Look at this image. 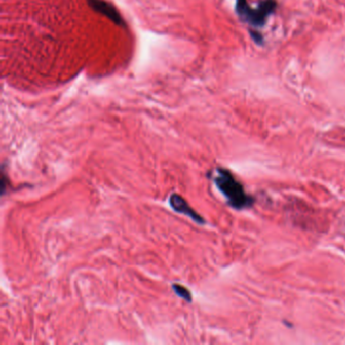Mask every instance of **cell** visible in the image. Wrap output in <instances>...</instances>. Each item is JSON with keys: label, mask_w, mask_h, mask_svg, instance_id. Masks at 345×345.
I'll return each instance as SVG.
<instances>
[{"label": "cell", "mask_w": 345, "mask_h": 345, "mask_svg": "<svg viewBox=\"0 0 345 345\" xmlns=\"http://www.w3.org/2000/svg\"><path fill=\"white\" fill-rule=\"evenodd\" d=\"M214 180L232 208L243 209L252 204V199L245 193L242 184L229 170L218 168Z\"/></svg>", "instance_id": "1"}, {"label": "cell", "mask_w": 345, "mask_h": 345, "mask_svg": "<svg viewBox=\"0 0 345 345\" xmlns=\"http://www.w3.org/2000/svg\"><path fill=\"white\" fill-rule=\"evenodd\" d=\"M276 2L274 0H266L260 4L257 9H252L247 4L246 0H237V12L245 18L248 22L254 25H261L264 22L266 16L276 8Z\"/></svg>", "instance_id": "2"}, {"label": "cell", "mask_w": 345, "mask_h": 345, "mask_svg": "<svg viewBox=\"0 0 345 345\" xmlns=\"http://www.w3.org/2000/svg\"><path fill=\"white\" fill-rule=\"evenodd\" d=\"M169 204L175 212L189 217L190 219H193L194 221H196L199 224L205 223V220L202 218V216L200 214H198L189 206V204L186 202V200L184 198H182L180 195L172 194L171 197H170V200H169Z\"/></svg>", "instance_id": "3"}, {"label": "cell", "mask_w": 345, "mask_h": 345, "mask_svg": "<svg viewBox=\"0 0 345 345\" xmlns=\"http://www.w3.org/2000/svg\"><path fill=\"white\" fill-rule=\"evenodd\" d=\"M88 4L93 10L105 15L116 24L118 25L124 24V20L121 13L111 3L104 0H88Z\"/></svg>", "instance_id": "4"}, {"label": "cell", "mask_w": 345, "mask_h": 345, "mask_svg": "<svg viewBox=\"0 0 345 345\" xmlns=\"http://www.w3.org/2000/svg\"><path fill=\"white\" fill-rule=\"evenodd\" d=\"M172 289L177 296H179L180 298H182L183 300H185L187 302H191V300H193L191 293L188 291L187 288H185V287H183L179 284H173Z\"/></svg>", "instance_id": "5"}]
</instances>
